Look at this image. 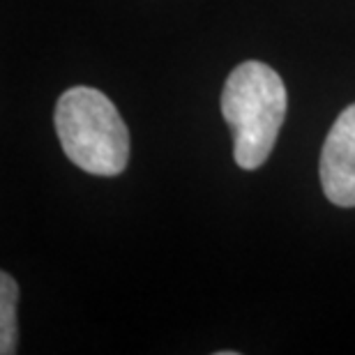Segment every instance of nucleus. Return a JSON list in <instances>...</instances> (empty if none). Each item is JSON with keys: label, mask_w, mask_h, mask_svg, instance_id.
Here are the masks:
<instances>
[{"label": "nucleus", "mask_w": 355, "mask_h": 355, "mask_svg": "<svg viewBox=\"0 0 355 355\" xmlns=\"http://www.w3.org/2000/svg\"><path fill=\"white\" fill-rule=\"evenodd\" d=\"M60 148L86 173L113 178L130 159V132L104 92L88 86L60 95L53 113Z\"/></svg>", "instance_id": "nucleus-2"}, {"label": "nucleus", "mask_w": 355, "mask_h": 355, "mask_svg": "<svg viewBox=\"0 0 355 355\" xmlns=\"http://www.w3.org/2000/svg\"><path fill=\"white\" fill-rule=\"evenodd\" d=\"M321 187L330 203L355 208V104L339 113L321 150Z\"/></svg>", "instance_id": "nucleus-3"}, {"label": "nucleus", "mask_w": 355, "mask_h": 355, "mask_svg": "<svg viewBox=\"0 0 355 355\" xmlns=\"http://www.w3.org/2000/svg\"><path fill=\"white\" fill-rule=\"evenodd\" d=\"M286 86L272 67L247 60L229 74L222 113L233 130V155L240 168L254 171L268 162L286 118Z\"/></svg>", "instance_id": "nucleus-1"}, {"label": "nucleus", "mask_w": 355, "mask_h": 355, "mask_svg": "<svg viewBox=\"0 0 355 355\" xmlns=\"http://www.w3.org/2000/svg\"><path fill=\"white\" fill-rule=\"evenodd\" d=\"M17 302L19 286L10 272H0V353H17Z\"/></svg>", "instance_id": "nucleus-4"}]
</instances>
